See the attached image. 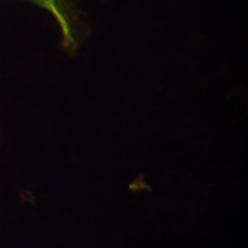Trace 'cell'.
Returning <instances> with one entry per match:
<instances>
[{"mask_svg": "<svg viewBox=\"0 0 248 248\" xmlns=\"http://www.w3.org/2000/svg\"><path fill=\"white\" fill-rule=\"evenodd\" d=\"M32 1H34L41 7L45 8L53 13V16L59 22L65 38L69 41H72L70 25H69V22L67 20L65 14H64L62 0H32Z\"/></svg>", "mask_w": 248, "mask_h": 248, "instance_id": "1", "label": "cell"}]
</instances>
